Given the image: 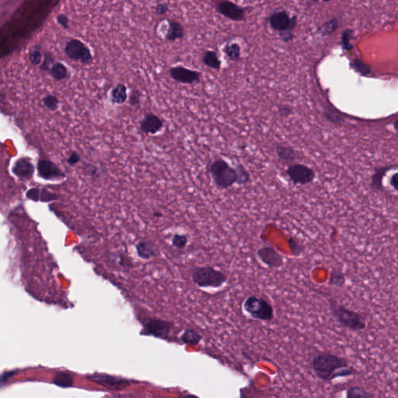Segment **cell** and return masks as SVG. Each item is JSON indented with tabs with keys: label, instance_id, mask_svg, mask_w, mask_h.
Segmentation results:
<instances>
[{
	"label": "cell",
	"instance_id": "obj_46",
	"mask_svg": "<svg viewBox=\"0 0 398 398\" xmlns=\"http://www.w3.org/2000/svg\"><path fill=\"white\" fill-rule=\"evenodd\" d=\"M281 38L284 42H290L294 38V34L291 31H285V32L280 33L279 34Z\"/></svg>",
	"mask_w": 398,
	"mask_h": 398
},
{
	"label": "cell",
	"instance_id": "obj_34",
	"mask_svg": "<svg viewBox=\"0 0 398 398\" xmlns=\"http://www.w3.org/2000/svg\"><path fill=\"white\" fill-rule=\"evenodd\" d=\"M42 103L46 108L49 109L51 112H55L58 110L60 101L56 96L48 94L46 97H43Z\"/></svg>",
	"mask_w": 398,
	"mask_h": 398
},
{
	"label": "cell",
	"instance_id": "obj_38",
	"mask_svg": "<svg viewBox=\"0 0 398 398\" xmlns=\"http://www.w3.org/2000/svg\"><path fill=\"white\" fill-rule=\"evenodd\" d=\"M142 93L137 89H132L128 97V104L131 107H136L140 105L141 103Z\"/></svg>",
	"mask_w": 398,
	"mask_h": 398
},
{
	"label": "cell",
	"instance_id": "obj_15",
	"mask_svg": "<svg viewBox=\"0 0 398 398\" xmlns=\"http://www.w3.org/2000/svg\"><path fill=\"white\" fill-rule=\"evenodd\" d=\"M12 172L18 178L30 179L34 175V166L30 159L20 157L13 164Z\"/></svg>",
	"mask_w": 398,
	"mask_h": 398
},
{
	"label": "cell",
	"instance_id": "obj_14",
	"mask_svg": "<svg viewBox=\"0 0 398 398\" xmlns=\"http://www.w3.org/2000/svg\"><path fill=\"white\" fill-rule=\"evenodd\" d=\"M88 379L110 389L123 388L129 384V383L125 380L119 379L117 377L105 375V374H94V375H89Z\"/></svg>",
	"mask_w": 398,
	"mask_h": 398
},
{
	"label": "cell",
	"instance_id": "obj_1",
	"mask_svg": "<svg viewBox=\"0 0 398 398\" xmlns=\"http://www.w3.org/2000/svg\"><path fill=\"white\" fill-rule=\"evenodd\" d=\"M311 367L317 378L330 382L339 377H348L357 372L347 359L330 353L316 355L311 362Z\"/></svg>",
	"mask_w": 398,
	"mask_h": 398
},
{
	"label": "cell",
	"instance_id": "obj_18",
	"mask_svg": "<svg viewBox=\"0 0 398 398\" xmlns=\"http://www.w3.org/2000/svg\"><path fill=\"white\" fill-rule=\"evenodd\" d=\"M168 29L165 34V39L169 41H175L182 39L185 36V29L180 22L168 19Z\"/></svg>",
	"mask_w": 398,
	"mask_h": 398
},
{
	"label": "cell",
	"instance_id": "obj_3",
	"mask_svg": "<svg viewBox=\"0 0 398 398\" xmlns=\"http://www.w3.org/2000/svg\"><path fill=\"white\" fill-rule=\"evenodd\" d=\"M191 281L194 285L203 290H218L228 282L225 272L213 266H195L190 270Z\"/></svg>",
	"mask_w": 398,
	"mask_h": 398
},
{
	"label": "cell",
	"instance_id": "obj_27",
	"mask_svg": "<svg viewBox=\"0 0 398 398\" xmlns=\"http://www.w3.org/2000/svg\"><path fill=\"white\" fill-rule=\"evenodd\" d=\"M287 241H288L290 252L295 257H300L304 253L305 247L296 237L290 236Z\"/></svg>",
	"mask_w": 398,
	"mask_h": 398
},
{
	"label": "cell",
	"instance_id": "obj_6",
	"mask_svg": "<svg viewBox=\"0 0 398 398\" xmlns=\"http://www.w3.org/2000/svg\"><path fill=\"white\" fill-rule=\"evenodd\" d=\"M65 54L69 58L82 64H91L94 60L90 48L79 39H71L65 46Z\"/></svg>",
	"mask_w": 398,
	"mask_h": 398
},
{
	"label": "cell",
	"instance_id": "obj_10",
	"mask_svg": "<svg viewBox=\"0 0 398 398\" xmlns=\"http://www.w3.org/2000/svg\"><path fill=\"white\" fill-rule=\"evenodd\" d=\"M215 10L233 21H243L246 17V10L244 7L227 0L218 2L215 6Z\"/></svg>",
	"mask_w": 398,
	"mask_h": 398
},
{
	"label": "cell",
	"instance_id": "obj_12",
	"mask_svg": "<svg viewBox=\"0 0 398 398\" xmlns=\"http://www.w3.org/2000/svg\"><path fill=\"white\" fill-rule=\"evenodd\" d=\"M169 73L173 80L184 84H193L201 80V73L183 67H172Z\"/></svg>",
	"mask_w": 398,
	"mask_h": 398
},
{
	"label": "cell",
	"instance_id": "obj_44",
	"mask_svg": "<svg viewBox=\"0 0 398 398\" xmlns=\"http://www.w3.org/2000/svg\"><path fill=\"white\" fill-rule=\"evenodd\" d=\"M85 170H86V173L92 176V178H96V176H99V170L96 166L93 165V164H86L85 165Z\"/></svg>",
	"mask_w": 398,
	"mask_h": 398
},
{
	"label": "cell",
	"instance_id": "obj_48",
	"mask_svg": "<svg viewBox=\"0 0 398 398\" xmlns=\"http://www.w3.org/2000/svg\"><path fill=\"white\" fill-rule=\"evenodd\" d=\"M393 128H394L395 130L398 131V119H396V120L393 122Z\"/></svg>",
	"mask_w": 398,
	"mask_h": 398
},
{
	"label": "cell",
	"instance_id": "obj_13",
	"mask_svg": "<svg viewBox=\"0 0 398 398\" xmlns=\"http://www.w3.org/2000/svg\"><path fill=\"white\" fill-rule=\"evenodd\" d=\"M140 131L145 134L155 135L162 129L164 127V121L160 117L154 114H146L140 124Z\"/></svg>",
	"mask_w": 398,
	"mask_h": 398
},
{
	"label": "cell",
	"instance_id": "obj_40",
	"mask_svg": "<svg viewBox=\"0 0 398 398\" xmlns=\"http://www.w3.org/2000/svg\"><path fill=\"white\" fill-rule=\"evenodd\" d=\"M56 21L64 29H68L70 19L65 13H60L56 17Z\"/></svg>",
	"mask_w": 398,
	"mask_h": 398
},
{
	"label": "cell",
	"instance_id": "obj_19",
	"mask_svg": "<svg viewBox=\"0 0 398 398\" xmlns=\"http://www.w3.org/2000/svg\"><path fill=\"white\" fill-rule=\"evenodd\" d=\"M276 154L278 159L284 164H290L294 162L297 158L296 151L291 146L278 145L276 146Z\"/></svg>",
	"mask_w": 398,
	"mask_h": 398
},
{
	"label": "cell",
	"instance_id": "obj_49",
	"mask_svg": "<svg viewBox=\"0 0 398 398\" xmlns=\"http://www.w3.org/2000/svg\"><path fill=\"white\" fill-rule=\"evenodd\" d=\"M183 398H198L197 396H194V395H186V396H184Z\"/></svg>",
	"mask_w": 398,
	"mask_h": 398
},
{
	"label": "cell",
	"instance_id": "obj_29",
	"mask_svg": "<svg viewBox=\"0 0 398 398\" xmlns=\"http://www.w3.org/2000/svg\"><path fill=\"white\" fill-rule=\"evenodd\" d=\"M39 189L37 188H33V189L29 190L27 192V196L29 198L33 199V200H39L40 197H42V201H49V200H53L55 199V194H52V193L49 192L46 190L41 189V194H39Z\"/></svg>",
	"mask_w": 398,
	"mask_h": 398
},
{
	"label": "cell",
	"instance_id": "obj_30",
	"mask_svg": "<svg viewBox=\"0 0 398 398\" xmlns=\"http://www.w3.org/2000/svg\"><path fill=\"white\" fill-rule=\"evenodd\" d=\"M73 377L67 372H58L54 378V384L58 387H70L73 385Z\"/></svg>",
	"mask_w": 398,
	"mask_h": 398
},
{
	"label": "cell",
	"instance_id": "obj_36",
	"mask_svg": "<svg viewBox=\"0 0 398 398\" xmlns=\"http://www.w3.org/2000/svg\"><path fill=\"white\" fill-rule=\"evenodd\" d=\"M55 62V58H54L53 55L50 52H45L44 60L42 61L41 65L39 67V69L41 71L50 72L51 68Z\"/></svg>",
	"mask_w": 398,
	"mask_h": 398
},
{
	"label": "cell",
	"instance_id": "obj_9",
	"mask_svg": "<svg viewBox=\"0 0 398 398\" xmlns=\"http://www.w3.org/2000/svg\"><path fill=\"white\" fill-rule=\"evenodd\" d=\"M256 254L259 261L269 269H280L285 264L283 256L269 245L260 248Z\"/></svg>",
	"mask_w": 398,
	"mask_h": 398
},
{
	"label": "cell",
	"instance_id": "obj_26",
	"mask_svg": "<svg viewBox=\"0 0 398 398\" xmlns=\"http://www.w3.org/2000/svg\"><path fill=\"white\" fill-rule=\"evenodd\" d=\"M224 52L227 55V58L233 62H238L241 56V49L237 43H232L227 45L224 47Z\"/></svg>",
	"mask_w": 398,
	"mask_h": 398
},
{
	"label": "cell",
	"instance_id": "obj_21",
	"mask_svg": "<svg viewBox=\"0 0 398 398\" xmlns=\"http://www.w3.org/2000/svg\"><path fill=\"white\" fill-rule=\"evenodd\" d=\"M330 286L342 289L346 284V276L341 269H334L330 271V277L327 282Z\"/></svg>",
	"mask_w": 398,
	"mask_h": 398
},
{
	"label": "cell",
	"instance_id": "obj_4",
	"mask_svg": "<svg viewBox=\"0 0 398 398\" xmlns=\"http://www.w3.org/2000/svg\"><path fill=\"white\" fill-rule=\"evenodd\" d=\"M209 172L214 184L219 189L232 188L237 182V173L224 159L218 158L209 165Z\"/></svg>",
	"mask_w": 398,
	"mask_h": 398
},
{
	"label": "cell",
	"instance_id": "obj_39",
	"mask_svg": "<svg viewBox=\"0 0 398 398\" xmlns=\"http://www.w3.org/2000/svg\"><path fill=\"white\" fill-rule=\"evenodd\" d=\"M353 31L351 30H345L342 34V48L345 51H349L351 49V40L352 39Z\"/></svg>",
	"mask_w": 398,
	"mask_h": 398
},
{
	"label": "cell",
	"instance_id": "obj_2",
	"mask_svg": "<svg viewBox=\"0 0 398 398\" xmlns=\"http://www.w3.org/2000/svg\"><path fill=\"white\" fill-rule=\"evenodd\" d=\"M328 305L332 317L341 327L355 332L367 327V319L361 313L347 307L335 299H329Z\"/></svg>",
	"mask_w": 398,
	"mask_h": 398
},
{
	"label": "cell",
	"instance_id": "obj_32",
	"mask_svg": "<svg viewBox=\"0 0 398 398\" xmlns=\"http://www.w3.org/2000/svg\"><path fill=\"white\" fill-rule=\"evenodd\" d=\"M188 243H189V237L188 235L175 233L172 236V246L174 247L176 249H185Z\"/></svg>",
	"mask_w": 398,
	"mask_h": 398
},
{
	"label": "cell",
	"instance_id": "obj_22",
	"mask_svg": "<svg viewBox=\"0 0 398 398\" xmlns=\"http://www.w3.org/2000/svg\"><path fill=\"white\" fill-rule=\"evenodd\" d=\"M138 256L143 259L148 260L156 255V248L152 244L148 241L139 242L136 245Z\"/></svg>",
	"mask_w": 398,
	"mask_h": 398
},
{
	"label": "cell",
	"instance_id": "obj_25",
	"mask_svg": "<svg viewBox=\"0 0 398 398\" xmlns=\"http://www.w3.org/2000/svg\"><path fill=\"white\" fill-rule=\"evenodd\" d=\"M203 63L209 68L218 70L221 67V61L219 60L216 52L213 51H207L203 57Z\"/></svg>",
	"mask_w": 398,
	"mask_h": 398
},
{
	"label": "cell",
	"instance_id": "obj_35",
	"mask_svg": "<svg viewBox=\"0 0 398 398\" xmlns=\"http://www.w3.org/2000/svg\"><path fill=\"white\" fill-rule=\"evenodd\" d=\"M43 54L39 46H34V49H31L29 53V60L31 63L34 67H40L42 63Z\"/></svg>",
	"mask_w": 398,
	"mask_h": 398
},
{
	"label": "cell",
	"instance_id": "obj_17",
	"mask_svg": "<svg viewBox=\"0 0 398 398\" xmlns=\"http://www.w3.org/2000/svg\"><path fill=\"white\" fill-rule=\"evenodd\" d=\"M391 167H378L375 169L370 178L369 187L372 191H384L385 188L384 185V178L386 173L391 169Z\"/></svg>",
	"mask_w": 398,
	"mask_h": 398
},
{
	"label": "cell",
	"instance_id": "obj_5",
	"mask_svg": "<svg viewBox=\"0 0 398 398\" xmlns=\"http://www.w3.org/2000/svg\"><path fill=\"white\" fill-rule=\"evenodd\" d=\"M243 309L252 318L259 321H270L274 318L275 311L272 303L260 296H249L243 303Z\"/></svg>",
	"mask_w": 398,
	"mask_h": 398
},
{
	"label": "cell",
	"instance_id": "obj_7",
	"mask_svg": "<svg viewBox=\"0 0 398 398\" xmlns=\"http://www.w3.org/2000/svg\"><path fill=\"white\" fill-rule=\"evenodd\" d=\"M290 182L295 185H309L315 180L316 173L312 168L302 164H290L285 170Z\"/></svg>",
	"mask_w": 398,
	"mask_h": 398
},
{
	"label": "cell",
	"instance_id": "obj_47",
	"mask_svg": "<svg viewBox=\"0 0 398 398\" xmlns=\"http://www.w3.org/2000/svg\"><path fill=\"white\" fill-rule=\"evenodd\" d=\"M153 215L155 217H157V218H161V217L163 216V214L161 213V212H153Z\"/></svg>",
	"mask_w": 398,
	"mask_h": 398
},
{
	"label": "cell",
	"instance_id": "obj_42",
	"mask_svg": "<svg viewBox=\"0 0 398 398\" xmlns=\"http://www.w3.org/2000/svg\"><path fill=\"white\" fill-rule=\"evenodd\" d=\"M168 10L169 7L167 4H164V3L159 4L156 7L155 14L157 15V16H163V15H165L168 12Z\"/></svg>",
	"mask_w": 398,
	"mask_h": 398
},
{
	"label": "cell",
	"instance_id": "obj_43",
	"mask_svg": "<svg viewBox=\"0 0 398 398\" xmlns=\"http://www.w3.org/2000/svg\"><path fill=\"white\" fill-rule=\"evenodd\" d=\"M389 185L393 191L398 192V172H395L390 176Z\"/></svg>",
	"mask_w": 398,
	"mask_h": 398
},
{
	"label": "cell",
	"instance_id": "obj_45",
	"mask_svg": "<svg viewBox=\"0 0 398 398\" xmlns=\"http://www.w3.org/2000/svg\"><path fill=\"white\" fill-rule=\"evenodd\" d=\"M278 113L280 114L281 116L284 117V118H288L290 115H293V110L289 106H281V107H278Z\"/></svg>",
	"mask_w": 398,
	"mask_h": 398
},
{
	"label": "cell",
	"instance_id": "obj_37",
	"mask_svg": "<svg viewBox=\"0 0 398 398\" xmlns=\"http://www.w3.org/2000/svg\"><path fill=\"white\" fill-rule=\"evenodd\" d=\"M351 67L354 69L355 71L360 73L363 76H367L372 72L369 65H366L362 61L358 60V59L353 61L352 63H351Z\"/></svg>",
	"mask_w": 398,
	"mask_h": 398
},
{
	"label": "cell",
	"instance_id": "obj_20",
	"mask_svg": "<svg viewBox=\"0 0 398 398\" xmlns=\"http://www.w3.org/2000/svg\"><path fill=\"white\" fill-rule=\"evenodd\" d=\"M128 98L126 86L122 83H118L110 91V100L113 104H123Z\"/></svg>",
	"mask_w": 398,
	"mask_h": 398
},
{
	"label": "cell",
	"instance_id": "obj_28",
	"mask_svg": "<svg viewBox=\"0 0 398 398\" xmlns=\"http://www.w3.org/2000/svg\"><path fill=\"white\" fill-rule=\"evenodd\" d=\"M237 173V182L236 185L238 186H245L247 184L249 183L251 181V174L249 171L247 170L246 167L242 164H237L235 167Z\"/></svg>",
	"mask_w": 398,
	"mask_h": 398
},
{
	"label": "cell",
	"instance_id": "obj_24",
	"mask_svg": "<svg viewBox=\"0 0 398 398\" xmlns=\"http://www.w3.org/2000/svg\"><path fill=\"white\" fill-rule=\"evenodd\" d=\"M345 398H374V393L363 387H351L346 390Z\"/></svg>",
	"mask_w": 398,
	"mask_h": 398
},
{
	"label": "cell",
	"instance_id": "obj_8",
	"mask_svg": "<svg viewBox=\"0 0 398 398\" xmlns=\"http://www.w3.org/2000/svg\"><path fill=\"white\" fill-rule=\"evenodd\" d=\"M269 22L271 28L280 34L285 31L293 32L297 25L298 19L296 15L291 17L286 11L280 10L272 13L269 17Z\"/></svg>",
	"mask_w": 398,
	"mask_h": 398
},
{
	"label": "cell",
	"instance_id": "obj_31",
	"mask_svg": "<svg viewBox=\"0 0 398 398\" xmlns=\"http://www.w3.org/2000/svg\"><path fill=\"white\" fill-rule=\"evenodd\" d=\"M338 28V20L337 18H333L328 21L324 23L322 26L320 27L318 29V33L321 36H328L335 32Z\"/></svg>",
	"mask_w": 398,
	"mask_h": 398
},
{
	"label": "cell",
	"instance_id": "obj_11",
	"mask_svg": "<svg viewBox=\"0 0 398 398\" xmlns=\"http://www.w3.org/2000/svg\"><path fill=\"white\" fill-rule=\"evenodd\" d=\"M37 169L38 176L45 180H55L65 176L64 172L55 163L46 159L39 160Z\"/></svg>",
	"mask_w": 398,
	"mask_h": 398
},
{
	"label": "cell",
	"instance_id": "obj_23",
	"mask_svg": "<svg viewBox=\"0 0 398 398\" xmlns=\"http://www.w3.org/2000/svg\"><path fill=\"white\" fill-rule=\"evenodd\" d=\"M49 73L55 81H62L68 77V69L62 62H55Z\"/></svg>",
	"mask_w": 398,
	"mask_h": 398
},
{
	"label": "cell",
	"instance_id": "obj_33",
	"mask_svg": "<svg viewBox=\"0 0 398 398\" xmlns=\"http://www.w3.org/2000/svg\"><path fill=\"white\" fill-rule=\"evenodd\" d=\"M182 342L191 345H197L202 340V336L194 330H186L182 336Z\"/></svg>",
	"mask_w": 398,
	"mask_h": 398
},
{
	"label": "cell",
	"instance_id": "obj_41",
	"mask_svg": "<svg viewBox=\"0 0 398 398\" xmlns=\"http://www.w3.org/2000/svg\"><path fill=\"white\" fill-rule=\"evenodd\" d=\"M80 160H81V157H80L79 153H78L76 151H73V152H72L71 154H70V157L67 158V162L69 165L73 167V166L79 164V163L80 162Z\"/></svg>",
	"mask_w": 398,
	"mask_h": 398
},
{
	"label": "cell",
	"instance_id": "obj_16",
	"mask_svg": "<svg viewBox=\"0 0 398 398\" xmlns=\"http://www.w3.org/2000/svg\"><path fill=\"white\" fill-rule=\"evenodd\" d=\"M171 328L172 324L170 322L162 320H150L146 325L148 334L159 338H166Z\"/></svg>",
	"mask_w": 398,
	"mask_h": 398
}]
</instances>
